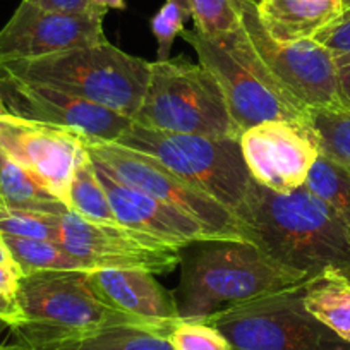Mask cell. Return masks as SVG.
Masks as SVG:
<instances>
[{
	"mask_svg": "<svg viewBox=\"0 0 350 350\" xmlns=\"http://www.w3.org/2000/svg\"><path fill=\"white\" fill-rule=\"evenodd\" d=\"M189 18L193 19L189 0H165L163 5L158 9L151 19V31L158 43V62L170 59L172 45L177 36L183 35L184 25Z\"/></svg>",
	"mask_w": 350,
	"mask_h": 350,
	"instance_id": "29",
	"label": "cell"
},
{
	"mask_svg": "<svg viewBox=\"0 0 350 350\" xmlns=\"http://www.w3.org/2000/svg\"><path fill=\"white\" fill-rule=\"evenodd\" d=\"M21 278L23 273L18 267L0 265V295H5V297L16 301V292H18Z\"/></svg>",
	"mask_w": 350,
	"mask_h": 350,
	"instance_id": "32",
	"label": "cell"
},
{
	"mask_svg": "<svg viewBox=\"0 0 350 350\" xmlns=\"http://www.w3.org/2000/svg\"><path fill=\"white\" fill-rule=\"evenodd\" d=\"M92 278L113 308L161 326L165 335L180 318L175 294L167 291L150 271L109 268L92 271Z\"/></svg>",
	"mask_w": 350,
	"mask_h": 350,
	"instance_id": "17",
	"label": "cell"
},
{
	"mask_svg": "<svg viewBox=\"0 0 350 350\" xmlns=\"http://www.w3.org/2000/svg\"><path fill=\"white\" fill-rule=\"evenodd\" d=\"M180 36L217 79L241 133L268 120L309 117V110L285 92L256 55L242 28L220 36H206L193 28Z\"/></svg>",
	"mask_w": 350,
	"mask_h": 350,
	"instance_id": "5",
	"label": "cell"
},
{
	"mask_svg": "<svg viewBox=\"0 0 350 350\" xmlns=\"http://www.w3.org/2000/svg\"><path fill=\"white\" fill-rule=\"evenodd\" d=\"M2 235H4L5 244L11 251L12 259H14L23 275L38 273V271L86 270L59 242L16 237V235L5 234Z\"/></svg>",
	"mask_w": 350,
	"mask_h": 350,
	"instance_id": "23",
	"label": "cell"
},
{
	"mask_svg": "<svg viewBox=\"0 0 350 350\" xmlns=\"http://www.w3.org/2000/svg\"><path fill=\"white\" fill-rule=\"evenodd\" d=\"M309 122L318 137L319 153L350 172V110H311Z\"/></svg>",
	"mask_w": 350,
	"mask_h": 350,
	"instance_id": "24",
	"label": "cell"
},
{
	"mask_svg": "<svg viewBox=\"0 0 350 350\" xmlns=\"http://www.w3.org/2000/svg\"><path fill=\"white\" fill-rule=\"evenodd\" d=\"M189 247L187 254L180 252L183 277L175 294L184 319H204L308 282L251 242L208 241Z\"/></svg>",
	"mask_w": 350,
	"mask_h": 350,
	"instance_id": "2",
	"label": "cell"
},
{
	"mask_svg": "<svg viewBox=\"0 0 350 350\" xmlns=\"http://www.w3.org/2000/svg\"><path fill=\"white\" fill-rule=\"evenodd\" d=\"M0 318L8 319L11 325H16L21 319V314H19L18 304H16L14 299L0 295Z\"/></svg>",
	"mask_w": 350,
	"mask_h": 350,
	"instance_id": "34",
	"label": "cell"
},
{
	"mask_svg": "<svg viewBox=\"0 0 350 350\" xmlns=\"http://www.w3.org/2000/svg\"><path fill=\"white\" fill-rule=\"evenodd\" d=\"M343 4V9H349L350 8V0H342Z\"/></svg>",
	"mask_w": 350,
	"mask_h": 350,
	"instance_id": "40",
	"label": "cell"
},
{
	"mask_svg": "<svg viewBox=\"0 0 350 350\" xmlns=\"http://www.w3.org/2000/svg\"><path fill=\"white\" fill-rule=\"evenodd\" d=\"M153 131L241 137L221 88L201 64L186 57L151 62L150 81L133 120Z\"/></svg>",
	"mask_w": 350,
	"mask_h": 350,
	"instance_id": "6",
	"label": "cell"
},
{
	"mask_svg": "<svg viewBox=\"0 0 350 350\" xmlns=\"http://www.w3.org/2000/svg\"><path fill=\"white\" fill-rule=\"evenodd\" d=\"M306 187L325 201L350 228V172L319 154L309 172Z\"/></svg>",
	"mask_w": 350,
	"mask_h": 350,
	"instance_id": "25",
	"label": "cell"
},
{
	"mask_svg": "<svg viewBox=\"0 0 350 350\" xmlns=\"http://www.w3.org/2000/svg\"><path fill=\"white\" fill-rule=\"evenodd\" d=\"M67 206L84 220L96 221V224H119L107 196V191L103 189L98 179L95 163L88 151L81 157L74 168Z\"/></svg>",
	"mask_w": 350,
	"mask_h": 350,
	"instance_id": "22",
	"label": "cell"
},
{
	"mask_svg": "<svg viewBox=\"0 0 350 350\" xmlns=\"http://www.w3.org/2000/svg\"><path fill=\"white\" fill-rule=\"evenodd\" d=\"M0 96L8 113L69 127L95 139L117 141L133 124L129 117L79 96L12 77L0 76Z\"/></svg>",
	"mask_w": 350,
	"mask_h": 350,
	"instance_id": "15",
	"label": "cell"
},
{
	"mask_svg": "<svg viewBox=\"0 0 350 350\" xmlns=\"http://www.w3.org/2000/svg\"><path fill=\"white\" fill-rule=\"evenodd\" d=\"M338 100L342 109L350 110V66L338 69Z\"/></svg>",
	"mask_w": 350,
	"mask_h": 350,
	"instance_id": "33",
	"label": "cell"
},
{
	"mask_svg": "<svg viewBox=\"0 0 350 350\" xmlns=\"http://www.w3.org/2000/svg\"><path fill=\"white\" fill-rule=\"evenodd\" d=\"M107 12L49 11L23 0L8 25L0 29V64L40 59L76 46L107 40L103 18Z\"/></svg>",
	"mask_w": 350,
	"mask_h": 350,
	"instance_id": "14",
	"label": "cell"
},
{
	"mask_svg": "<svg viewBox=\"0 0 350 350\" xmlns=\"http://www.w3.org/2000/svg\"><path fill=\"white\" fill-rule=\"evenodd\" d=\"M33 349V347H31ZM35 350H174L160 332L136 325L96 329L74 338L35 347Z\"/></svg>",
	"mask_w": 350,
	"mask_h": 350,
	"instance_id": "20",
	"label": "cell"
},
{
	"mask_svg": "<svg viewBox=\"0 0 350 350\" xmlns=\"http://www.w3.org/2000/svg\"><path fill=\"white\" fill-rule=\"evenodd\" d=\"M0 206L62 217L69 206L0 150Z\"/></svg>",
	"mask_w": 350,
	"mask_h": 350,
	"instance_id": "19",
	"label": "cell"
},
{
	"mask_svg": "<svg viewBox=\"0 0 350 350\" xmlns=\"http://www.w3.org/2000/svg\"><path fill=\"white\" fill-rule=\"evenodd\" d=\"M0 234L60 244V217L0 206Z\"/></svg>",
	"mask_w": 350,
	"mask_h": 350,
	"instance_id": "26",
	"label": "cell"
},
{
	"mask_svg": "<svg viewBox=\"0 0 350 350\" xmlns=\"http://www.w3.org/2000/svg\"><path fill=\"white\" fill-rule=\"evenodd\" d=\"M165 338L174 350H232L224 333L204 319L179 318Z\"/></svg>",
	"mask_w": 350,
	"mask_h": 350,
	"instance_id": "28",
	"label": "cell"
},
{
	"mask_svg": "<svg viewBox=\"0 0 350 350\" xmlns=\"http://www.w3.org/2000/svg\"><path fill=\"white\" fill-rule=\"evenodd\" d=\"M262 28L280 43L311 40L343 11L342 0H258Z\"/></svg>",
	"mask_w": 350,
	"mask_h": 350,
	"instance_id": "18",
	"label": "cell"
},
{
	"mask_svg": "<svg viewBox=\"0 0 350 350\" xmlns=\"http://www.w3.org/2000/svg\"><path fill=\"white\" fill-rule=\"evenodd\" d=\"M93 8L100 9V11H107L116 9V11H124L126 9V0H88Z\"/></svg>",
	"mask_w": 350,
	"mask_h": 350,
	"instance_id": "35",
	"label": "cell"
},
{
	"mask_svg": "<svg viewBox=\"0 0 350 350\" xmlns=\"http://www.w3.org/2000/svg\"><path fill=\"white\" fill-rule=\"evenodd\" d=\"M60 245L86 270H144L168 273L180 265V251L122 224H96L74 211L60 217Z\"/></svg>",
	"mask_w": 350,
	"mask_h": 350,
	"instance_id": "11",
	"label": "cell"
},
{
	"mask_svg": "<svg viewBox=\"0 0 350 350\" xmlns=\"http://www.w3.org/2000/svg\"><path fill=\"white\" fill-rule=\"evenodd\" d=\"M29 4L38 8L49 9V11L69 12V14H86V12H107L93 8L88 0H26Z\"/></svg>",
	"mask_w": 350,
	"mask_h": 350,
	"instance_id": "31",
	"label": "cell"
},
{
	"mask_svg": "<svg viewBox=\"0 0 350 350\" xmlns=\"http://www.w3.org/2000/svg\"><path fill=\"white\" fill-rule=\"evenodd\" d=\"M11 323L8 321V319H2L0 318V343H2V338L5 336V333L11 332Z\"/></svg>",
	"mask_w": 350,
	"mask_h": 350,
	"instance_id": "38",
	"label": "cell"
},
{
	"mask_svg": "<svg viewBox=\"0 0 350 350\" xmlns=\"http://www.w3.org/2000/svg\"><path fill=\"white\" fill-rule=\"evenodd\" d=\"M116 143L157 158L180 179L213 196L234 213L252 183L239 137L163 133L133 122Z\"/></svg>",
	"mask_w": 350,
	"mask_h": 350,
	"instance_id": "7",
	"label": "cell"
},
{
	"mask_svg": "<svg viewBox=\"0 0 350 350\" xmlns=\"http://www.w3.org/2000/svg\"><path fill=\"white\" fill-rule=\"evenodd\" d=\"M0 350H35V349H31V347L26 345V343L16 340V342H11V343L2 342L0 343Z\"/></svg>",
	"mask_w": 350,
	"mask_h": 350,
	"instance_id": "37",
	"label": "cell"
},
{
	"mask_svg": "<svg viewBox=\"0 0 350 350\" xmlns=\"http://www.w3.org/2000/svg\"><path fill=\"white\" fill-rule=\"evenodd\" d=\"M151 62L103 40L40 59L0 64V76L38 83L134 120L146 93Z\"/></svg>",
	"mask_w": 350,
	"mask_h": 350,
	"instance_id": "4",
	"label": "cell"
},
{
	"mask_svg": "<svg viewBox=\"0 0 350 350\" xmlns=\"http://www.w3.org/2000/svg\"><path fill=\"white\" fill-rule=\"evenodd\" d=\"M0 204H2V196H0Z\"/></svg>",
	"mask_w": 350,
	"mask_h": 350,
	"instance_id": "41",
	"label": "cell"
},
{
	"mask_svg": "<svg viewBox=\"0 0 350 350\" xmlns=\"http://www.w3.org/2000/svg\"><path fill=\"white\" fill-rule=\"evenodd\" d=\"M4 113H8V110H5L4 102H2V96H0V116H4Z\"/></svg>",
	"mask_w": 350,
	"mask_h": 350,
	"instance_id": "39",
	"label": "cell"
},
{
	"mask_svg": "<svg viewBox=\"0 0 350 350\" xmlns=\"http://www.w3.org/2000/svg\"><path fill=\"white\" fill-rule=\"evenodd\" d=\"M95 167L119 224L143 232L175 251H183L196 242L227 241L194 218L160 203L134 187L126 186L100 165L95 163Z\"/></svg>",
	"mask_w": 350,
	"mask_h": 350,
	"instance_id": "16",
	"label": "cell"
},
{
	"mask_svg": "<svg viewBox=\"0 0 350 350\" xmlns=\"http://www.w3.org/2000/svg\"><path fill=\"white\" fill-rule=\"evenodd\" d=\"M304 285L224 309L204 318L232 350H350L304 304Z\"/></svg>",
	"mask_w": 350,
	"mask_h": 350,
	"instance_id": "8",
	"label": "cell"
},
{
	"mask_svg": "<svg viewBox=\"0 0 350 350\" xmlns=\"http://www.w3.org/2000/svg\"><path fill=\"white\" fill-rule=\"evenodd\" d=\"M304 304L323 325L350 343V282L347 278L325 273L308 280Z\"/></svg>",
	"mask_w": 350,
	"mask_h": 350,
	"instance_id": "21",
	"label": "cell"
},
{
	"mask_svg": "<svg viewBox=\"0 0 350 350\" xmlns=\"http://www.w3.org/2000/svg\"><path fill=\"white\" fill-rule=\"evenodd\" d=\"M16 304L21 319L11 333L33 349L119 325L144 326L165 336L161 326L113 308L100 294L90 270L23 275Z\"/></svg>",
	"mask_w": 350,
	"mask_h": 350,
	"instance_id": "3",
	"label": "cell"
},
{
	"mask_svg": "<svg viewBox=\"0 0 350 350\" xmlns=\"http://www.w3.org/2000/svg\"><path fill=\"white\" fill-rule=\"evenodd\" d=\"M258 0H239L241 28L256 55L285 92L306 110L340 109L338 67L316 40L280 43L258 18Z\"/></svg>",
	"mask_w": 350,
	"mask_h": 350,
	"instance_id": "10",
	"label": "cell"
},
{
	"mask_svg": "<svg viewBox=\"0 0 350 350\" xmlns=\"http://www.w3.org/2000/svg\"><path fill=\"white\" fill-rule=\"evenodd\" d=\"M312 40L325 46L335 59L336 67L350 66V8L321 29Z\"/></svg>",
	"mask_w": 350,
	"mask_h": 350,
	"instance_id": "30",
	"label": "cell"
},
{
	"mask_svg": "<svg viewBox=\"0 0 350 350\" xmlns=\"http://www.w3.org/2000/svg\"><path fill=\"white\" fill-rule=\"evenodd\" d=\"M194 29L206 36H220L241 29L239 0H189Z\"/></svg>",
	"mask_w": 350,
	"mask_h": 350,
	"instance_id": "27",
	"label": "cell"
},
{
	"mask_svg": "<svg viewBox=\"0 0 350 350\" xmlns=\"http://www.w3.org/2000/svg\"><path fill=\"white\" fill-rule=\"evenodd\" d=\"M0 150L67 204L74 168L86 153L83 133L4 113Z\"/></svg>",
	"mask_w": 350,
	"mask_h": 350,
	"instance_id": "13",
	"label": "cell"
},
{
	"mask_svg": "<svg viewBox=\"0 0 350 350\" xmlns=\"http://www.w3.org/2000/svg\"><path fill=\"white\" fill-rule=\"evenodd\" d=\"M83 143L92 160L126 186L194 218L227 241L247 242L234 211L204 191L180 179L157 158L131 150L116 141L95 139L84 134Z\"/></svg>",
	"mask_w": 350,
	"mask_h": 350,
	"instance_id": "9",
	"label": "cell"
},
{
	"mask_svg": "<svg viewBox=\"0 0 350 350\" xmlns=\"http://www.w3.org/2000/svg\"><path fill=\"white\" fill-rule=\"evenodd\" d=\"M0 265H9V267H18L12 259L11 251H9L8 244L4 241V235L0 234ZM19 268V267H18Z\"/></svg>",
	"mask_w": 350,
	"mask_h": 350,
	"instance_id": "36",
	"label": "cell"
},
{
	"mask_svg": "<svg viewBox=\"0 0 350 350\" xmlns=\"http://www.w3.org/2000/svg\"><path fill=\"white\" fill-rule=\"evenodd\" d=\"M242 235L304 278L325 273L350 282V228L308 187L275 193L254 180L235 211Z\"/></svg>",
	"mask_w": 350,
	"mask_h": 350,
	"instance_id": "1",
	"label": "cell"
},
{
	"mask_svg": "<svg viewBox=\"0 0 350 350\" xmlns=\"http://www.w3.org/2000/svg\"><path fill=\"white\" fill-rule=\"evenodd\" d=\"M251 179L280 194L306 186L319 144L308 119H280L258 124L239 137Z\"/></svg>",
	"mask_w": 350,
	"mask_h": 350,
	"instance_id": "12",
	"label": "cell"
}]
</instances>
